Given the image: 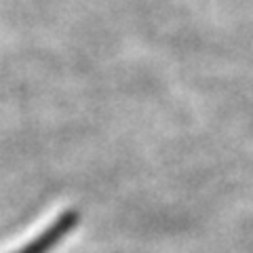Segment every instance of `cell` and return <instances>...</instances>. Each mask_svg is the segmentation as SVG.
I'll use <instances>...</instances> for the list:
<instances>
[{
    "label": "cell",
    "mask_w": 253,
    "mask_h": 253,
    "mask_svg": "<svg viewBox=\"0 0 253 253\" xmlns=\"http://www.w3.org/2000/svg\"><path fill=\"white\" fill-rule=\"evenodd\" d=\"M76 224H78V215H76L74 211L63 213L61 217L55 219L53 226H49L41 236H36L34 241L28 243L26 247L19 249L17 253H49L55 247V245H57L63 239V236L74 230Z\"/></svg>",
    "instance_id": "6da1fadb"
}]
</instances>
